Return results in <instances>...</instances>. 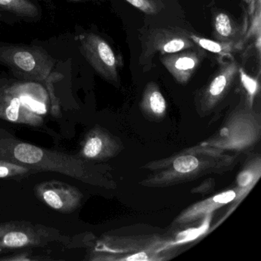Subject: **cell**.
Wrapping results in <instances>:
<instances>
[{
	"mask_svg": "<svg viewBox=\"0 0 261 261\" xmlns=\"http://www.w3.org/2000/svg\"><path fill=\"white\" fill-rule=\"evenodd\" d=\"M49 108L48 91L40 83L0 81V120L39 127Z\"/></svg>",
	"mask_w": 261,
	"mask_h": 261,
	"instance_id": "1",
	"label": "cell"
},
{
	"mask_svg": "<svg viewBox=\"0 0 261 261\" xmlns=\"http://www.w3.org/2000/svg\"><path fill=\"white\" fill-rule=\"evenodd\" d=\"M191 40L195 45L206 51H210L221 57H230L235 51L239 49V42H224L211 40L201 36L189 33Z\"/></svg>",
	"mask_w": 261,
	"mask_h": 261,
	"instance_id": "16",
	"label": "cell"
},
{
	"mask_svg": "<svg viewBox=\"0 0 261 261\" xmlns=\"http://www.w3.org/2000/svg\"><path fill=\"white\" fill-rule=\"evenodd\" d=\"M238 75L240 76L241 84L247 93V102L250 105V108H251L253 100H254L258 90H259V83H258L257 79L250 77L241 68H239Z\"/></svg>",
	"mask_w": 261,
	"mask_h": 261,
	"instance_id": "20",
	"label": "cell"
},
{
	"mask_svg": "<svg viewBox=\"0 0 261 261\" xmlns=\"http://www.w3.org/2000/svg\"><path fill=\"white\" fill-rule=\"evenodd\" d=\"M239 68L238 62L234 60L220 62L216 74L200 94L199 103L203 110L213 109L224 98L238 75Z\"/></svg>",
	"mask_w": 261,
	"mask_h": 261,
	"instance_id": "8",
	"label": "cell"
},
{
	"mask_svg": "<svg viewBox=\"0 0 261 261\" xmlns=\"http://www.w3.org/2000/svg\"><path fill=\"white\" fill-rule=\"evenodd\" d=\"M0 62L27 82L46 85L59 82L63 76L53 72L56 62L39 47L5 46L0 48Z\"/></svg>",
	"mask_w": 261,
	"mask_h": 261,
	"instance_id": "2",
	"label": "cell"
},
{
	"mask_svg": "<svg viewBox=\"0 0 261 261\" xmlns=\"http://www.w3.org/2000/svg\"><path fill=\"white\" fill-rule=\"evenodd\" d=\"M235 197L236 191L235 189H231L221 192L215 196L210 197L204 201H199L183 212V213L178 217L176 222L178 224H186L187 223L198 221L200 218H204L206 215L212 214L215 211L221 208L225 204L232 202Z\"/></svg>",
	"mask_w": 261,
	"mask_h": 261,
	"instance_id": "11",
	"label": "cell"
},
{
	"mask_svg": "<svg viewBox=\"0 0 261 261\" xmlns=\"http://www.w3.org/2000/svg\"><path fill=\"white\" fill-rule=\"evenodd\" d=\"M1 18H2V15L0 14V19H1Z\"/></svg>",
	"mask_w": 261,
	"mask_h": 261,
	"instance_id": "22",
	"label": "cell"
},
{
	"mask_svg": "<svg viewBox=\"0 0 261 261\" xmlns=\"http://www.w3.org/2000/svg\"><path fill=\"white\" fill-rule=\"evenodd\" d=\"M205 161L199 160L194 154L186 153L178 155L172 161V166L160 175V181H172L174 179H185L200 173L201 171L206 170Z\"/></svg>",
	"mask_w": 261,
	"mask_h": 261,
	"instance_id": "12",
	"label": "cell"
},
{
	"mask_svg": "<svg viewBox=\"0 0 261 261\" xmlns=\"http://www.w3.org/2000/svg\"><path fill=\"white\" fill-rule=\"evenodd\" d=\"M60 244L70 247L71 238L58 229L28 221L0 223V251L45 247Z\"/></svg>",
	"mask_w": 261,
	"mask_h": 261,
	"instance_id": "3",
	"label": "cell"
},
{
	"mask_svg": "<svg viewBox=\"0 0 261 261\" xmlns=\"http://www.w3.org/2000/svg\"><path fill=\"white\" fill-rule=\"evenodd\" d=\"M36 196L44 204L60 213H71L82 204L83 195L74 187L59 181H49L37 185Z\"/></svg>",
	"mask_w": 261,
	"mask_h": 261,
	"instance_id": "7",
	"label": "cell"
},
{
	"mask_svg": "<svg viewBox=\"0 0 261 261\" xmlns=\"http://www.w3.org/2000/svg\"><path fill=\"white\" fill-rule=\"evenodd\" d=\"M77 39L81 53L97 74L108 82L117 84L122 62L111 45L95 33H83Z\"/></svg>",
	"mask_w": 261,
	"mask_h": 261,
	"instance_id": "5",
	"label": "cell"
},
{
	"mask_svg": "<svg viewBox=\"0 0 261 261\" xmlns=\"http://www.w3.org/2000/svg\"><path fill=\"white\" fill-rule=\"evenodd\" d=\"M260 176L261 163L259 158L253 160L238 174L237 177V186L234 189L236 191V197L232 201L233 204L230 207L228 213L226 215L225 218L232 213L238 207V204L250 193Z\"/></svg>",
	"mask_w": 261,
	"mask_h": 261,
	"instance_id": "13",
	"label": "cell"
},
{
	"mask_svg": "<svg viewBox=\"0 0 261 261\" xmlns=\"http://www.w3.org/2000/svg\"><path fill=\"white\" fill-rule=\"evenodd\" d=\"M206 55L198 46L161 56L160 61L177 82L186 85L190 80Z\"/></svg>",
	"mask_w": 261,
	"mask_h": 261,
	"instance_id": "9",
	"label": "cell"
},
{
	"mask_svg": "<svg viewBox=\"0 0 261 261\" xmlns=\"http://www.w3.org/2000/svg\"><path fill=\"white\" fill-rule=\"evenodd\" d=\"M0 9L23 18H36L37 7L30 0H0Z\"/></svg>",
	"mask_w": 261,
	"mask_h": 261,
	"instance_id": "17",
	"label": "cell"
},
{
	"mask_svg": "<svg viewBox=\"0 0 261 261\" xmlns=\"http://www.w3.org/2000/svg\"><path fill=\"white\" fill-rule=\"evenodd\" d=\"M142 109L151 117L160 118L166 114V101L158 85L149 82L145 88L141 102Z\"/></svg>",
	"mask_w": 261,
	"mask_h": 261,
	"instance_id": "15",
	"label": "cell"
},
{
	"mask_svg": "<svg viewBox=\"0 0 261 261\" xmlns=\"http://www.w3.org/2000/svg\"><path fill=\"white\" fill-rule=\"evenodd\" d=\"M196 46L189 33L178 29L159 28L151 30L145 38L140 62L147 65L159 53L161 56L178 53Z\"/></svg>",
	"mask_w": 261,
	"mask_h": 261,
	"instance_id": "6",
	"label": "cell"
},
{
	"mask_svg": "<svg viewBox=\"0 0 261 261\" xmlns=\"http://www.w3.org/2000/svg\"><path fill=\"white\" fill-rule=\"evenodd\" d=\"M213 37L215 40L224 42H239L241 34L239 27L233 19L223 12H218L212 20Z\"/></svg>",
	"mask_w": 261,
	"mask_h": 261,
	"instance_id": "14",
	"label": "cell"
},
{
	"mask_svg": "<svg viewBox=\"0 0 261 261\" xmlns=\"http://www.w3.org/2000/svg\"><path fill=\"white\" fill-rule=\"evenodd\" d=\"M244 2L247 3L250 5V2H251V0H244Z\"/></svg>",
	"mask_w": 261,
	"mask_h": 261,
	"instance_id": "21",
	"label": "cell"
},
{
	"mask_svg": "<svg viewBox=\"0 0 261 261\" xmlns=\"http://www.w3.org/2000/svg\"><path fill=\"white\" fill-rule=\"evenodd\" d=\"M37 172L25 165L0 159V178L21 180Z\"/></svg>",
	"mask_w": 261,
	"mask_h": 261,
	"instance_id": "18",
	"label": "cell"
},
{
	"mask_svg": "<svg viewBox=\"0 0 261 261\" xmlns=\"http://www.w3.org/2000/svg\"><path fill=\"white\" fill-rule=\"evenodd\" d=\"M116 144L108 133L94 128L88 133L82 143L79 156L86 160H100L112 156Z\"/></svg>",
	"mask_w": 261,
	"mask_h": 261,
	"instance_id": "10",
	"label": "cell"
},
{
	"mask_svg": "<svg viewBox=\"0 0 261 261\" xmlns=\"http://www.w3.org/2000/svg\"><path fill=\"white\" fill-rule=\"evenodd\" d=\"M231 117L225 127L220 131L218 137L202 146L239 150L256 143L259 133L256 114L244 109L235 112Z\"/></svg>",
	"mask_w": 261,
	"mask_h": 261,
	"instance_id": "4",
	"label": "cell"
},
{
	"mask_svg": "<svg viewBox=\"0 0 261 261\" xmlns=\"http://www.w3.org/2000/svg\"><path fill=\"white\" fill-rule=\"evenodd\" d=\"M133 7L148 15H156L164 8L162 0H125Z\"/></svg>",
	"mask_w": 261,
	"mask_h": 261,
	"instance_id": "19",
	"label": "cell"
}]
</instances>
